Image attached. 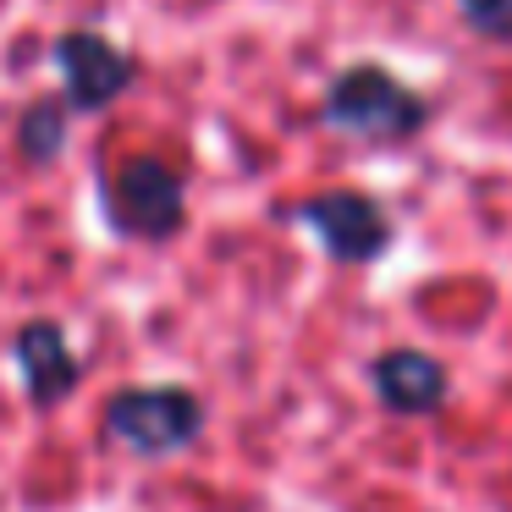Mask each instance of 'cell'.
Wrapping results in <instances>:
<instances>
[{
    "instance_id": "obj_1",
    "label": "cell",
    "mask_w": 512,
    "mask_h": 512,
    "mask_svg": "<svg viewBox=\"0 0 512 512\" xmlns=\"http://www.w3.org/2000/svg\"><path fill=\"white\" fill-rule=\"evenodd\" d=\"M325 122L353 133V138L402 144V138H413L424 127V100L408 83L391 78L386 67H353L325 94Z\"/></svg>"
},
{
    "instance_id": "obj_2",
    "label": "cell",
    "mask_w": 512,
    "mask_h": 512,
    "mask_svg": "<svg viewBox=\"0 0 512 512\" xmlns=\"http://www.w3.org/2000/svg\"><path fill=\"white\" fill-rule=\"evenodd\" d=\"M116 441H127L144 457H166L177 446H188L204 424V408L193 391L182 386H138V391H116L111 408H105Z\"/></svg>"
},
{
    "instance_id": "obj_3",
    "label": "cell",
    "mask_w": 512,
    "mask_h": 512,
    "mask_svg": "<svg viewBox=\"0 0 512 512\" xmlns=\"http://www.w3.org/2000/svg\"><path fill=\"white\" fill-rule=\"evenodd\" d=\"M298 215L314 226L325 254L342 259V265H364V259H375L391 243L386 210L375 199H364V193H325V199H309Z\"/></svg>"
},
{
    "instance_id": "obj_4",
    "label": "cell",
    "mask_w": 512,
    "mask_h": 512,
    "mask_svg": "<svg viewBox=\"0 0 512 512\" xmlns=\"http://www.w3.org/2000/svg\"><path fill=\"white\" fill-rule=\"evenodd\" d=\"M111 215L127 232L166 237L182 221V182L166 160H127L111 182Z\"/></svg>"
},
{
    "instance_id": "obj_5",
    "label": "cell",
    "mask_w": 512,
    "mask_h": 512,
    "mask_svg": "<svg viewBox=\"0 0 512 512\" xmlns=\"http://www.w3.org/2000/svg\"><path fill=\"white\" fill-rule=\"evenodd\" d=\"M56 67L67 72V100L78 105V111H100V105H111L116 94L127 89V78H133V67H127L100 34L56 39Z\"/></svg>"
},
{
    "instance_id": "obj_6",
    "label": "cell",
    "mask_w": 512,
    "mask_h": 512,
    "mask_svg": "<svg viewBox=\"0 0 512 512\" xmlns=\"http://www.w3.org/2000/svg\"><path fill=\"white\" fill-rule=\"evenodd\" d=\"M375 391L386 397V408L397 413H430L441 408L446 397V369L435 364L430 353H413V347H397L375 364Z\"/></svg>"
},
{
    "instance_id": "obj_7",
    "label": "cell",
    "mask_w": 512,
    "mask_h": 512,
    "mask_svg": "<svg viewBox=\"0 0 512 512\" xmlns=\"http://www.w3.org/2000/svg\"><path fill=\"white\" fill-rule=\"evenodd\" d=\"M17 358H23V380L34 402H61L72 386H78V358L67 353V336L56 325H28L17 336Z\"/></svg>"
},
{
    "instance_id": "obj_8",
    "label": "cell",
    "mask_w": 512,
    "mask_h": 512,
    "mask_svg": "<svg viewBox=\"0 0 512 512\" xmlns=\"http://www.w3.org/2000/svg\"><path fill=\"white\" fill-rule=\"evenodd\" d=\"M61 149V111L56 105H34L23 116V155L28 160H56Z\"/></svg>"
},
{
    "instance_id": "obj_9",
    "label": "cell",
    "mask_w": 512,
    "mask_h": 512,
    "mask_svg": "<svg viewBox=\"0 0 512 512\" xmlns=\"http://www.w3.org/2000/svg\"><path fill=\"white\" fill-rule=\"evenodd\" d=\"M463 23L485 39H512V0H457Z\"/></svg>"
}]
</instances>
